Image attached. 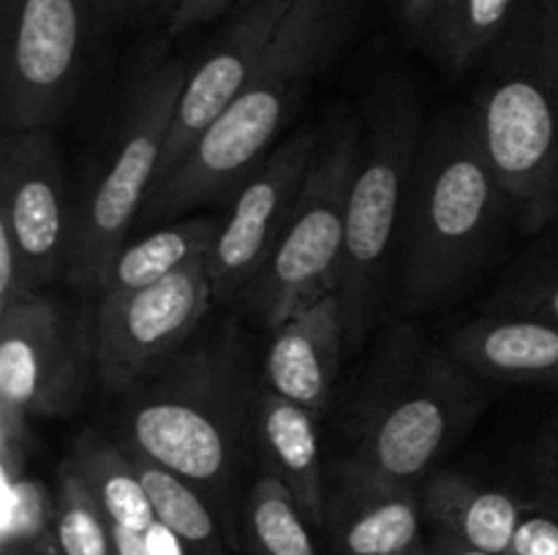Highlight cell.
Returning a JSON list of instances; mask_svg holds the SVG:
<instances>
[{
  "instance_id": "obj_8",
  "label": "cell",
  "mask_w": 558,
  "mask_h": 555,
  "mask_svg": "<svg viewBox=\"0 0 558 555\" xmlns=\"http://www.w3.org/2000/svg\"><path fill=\"white\" fill-rule=\"evenodd\" d=\"M360 141L363 125L354 118L332 125L330 136L319 139L278 245L245 294L251 313L270 330L341 286Z\"/></svg>"
},
{
  "instance_id": "obj_32",
  "label": "cell",
  "mask_w": 558,
  "mask_h": 555,
  "mask_svg": "<svg viewBox=\"0 0 558 555\" xmlns=\"http://www.w3.org/2000/svg\"><path fill=\"white\" fill-rule=\"evenodd\" d=\"M425 547H428V555H499V553H488V550L472 547V544L461 542V539L456 536H447V533H439V531L430 536V542H425Z\"/></svg>"
},
{
  "instance_id": "obj_36",
  "label": "cell",
  "mask_w": 558,
  "mask_h": 555,
  "mask_svg": "<svg viewBox=\"0 0 558 555\" xmlns=\"http://www.w3.org/2000/svg\"><path fill=\"white\" fill-rule=\"evenodd\" d=\"M554 466H556V482H558V446H556V452H554Z\"/></svg>"
},
{
  "instance_id": "obj_27",
  "label": "cell",
  "mask_w": 558,
  "mask_h": 555,
  "mask_svg": "<svg viewBox=\"0 0 558 555\" xmlns=\"http://www.w3.org/2000/svg\"><path fill=\"white\" fill-rule=\"evenodd\" d=\"M490 313L532 316L558 324V267L512 283L490 303Z\"/></svg>"
},
{
  "instance_id": "obj_6",
  "label": "cell",
  "mask_w": 558,
  "mask_h": 555,
  "mask_svg": "<svg viewBox=\"0 0 558 555\" xmlns=\"http://www.w3.org/2000/svg\"><path fill=\"white\" fill-rule=\"evenodd\" d=\"M420 139L417 92L407 79H385L371 98L349 190L347 250L338 286L349 348H360L381 308Z\"/></svg>"
},
{
  "instance_id": "obj_25",
  "label": "cell",
  "mask_w": 558,
  "mask_h": 555,
  "mask_svg": "<svg viewBox=\"0 0 558 555\" xmlns=\"http://www.w3.org/2000/svg\"><path fill=\"white\" fill-rule=\"evenodd\" d=\"M54 539L60 555H118L114 526L69 460L60 466Z\"/></svg>"
},
{
  "instance_id": "obj_11",
  "label": "cell",
  "mask_w": 558,
  "mask_h": 555,
  "mask_svg": "<svg viewBox=\"0 0 558 555\" xmlns=\"http://www.w3.org/2000/svg\"><path fill=\"white\" fill-rule=\"evenodd\" d=\"M76 201L47 128L3 134L0 147V232L14 239L31 286L69 270Z\"/></svg>"
},
{
  "instance_id": "obj_17",
  "label": "cell",
  "mask_w": 558,
  "mask_h": 555,
  "mask_svg": "<svg viewBox=\"0 0 558 555\" xmlns=\"http://www.w3.org/2000/svg\"><path fill=\"white\" fill-rule=\"evenodd\" d=\"M251 430L265 471L283 482L311 526L325 528L327 484L314 414L265 386L251 406Z\"/></svg>"
},
{
  "instance_id": "obj_34",
  "label": "cell",
  "mask_w": 558,
  "mask_h": 555,
  "mask_svg": "<svg viewBox=\"0 0 558 555\" xmlns=\"http://www.w3.org/2000/svg\"><path fill=\"white\" fill-rule=\"evenodd\" d=\"M178 0H136V16H147V20H169Z\"/></svg>"
},
{
  "instance_id": "obj_26",
  "label": "cell",
  "mask_w": 558,
  "mask_h": 555,
  "mask_svg": "<svg viewBox=\"0 0 558 555\" xmlns=\"http://www.w3.org/2000/svg\"><path fill=\"white\" fill-rule=\"evenodd\" d=\"M54 515H58V498L44 482L27 473L3 482V544L0 547H33L58 553Z\"/></svg>"
},
{
  "instance_id": "obj_7",
  "label": "cell",
  "mask_w": 558,
  "mask_h": 555,
  "mask_svg": "<svg viewBox=\"0 0 558 555\" xmlns=\"http://www.w3.org/2000/svg\"><path fill=\"white\" fill-rule=\"evenodd\" d=\"M185 76L189 65L163 54L153 58L134 79L109 147L76 199L65 270V278L76 286L101 292L109 264L131 237V226L161 172Z\"/></svg>"
},
{
  "instance_id": "obj_9",
  "label": "cell",
  "mask_w": 558,
  "mask_h": 555,
  "mask_svg": "<svg viewBox=\"0 0 558 555\" xmlns=\"http://www.w3.org/2000/svg\"><path fill=\"white\" fill-rule=\"evenodd\" d=\"M98 30L90 0H0L3 134L47 128L65 112Z\"/></svg>"
},
{
  "instance_id": "obj_2",
  "label": "cell",
  "mask_w": 558,
  "mask_h": 555,
  "mask_svg": "<svg viewBox=\"0 0 558 555\" xmlns=\"http://www.w3.org/2000/svg\"><path fill=\"white\" fill-rule=\"evenodd\" d=\"M512 210L472 112H447L423 131L401 218V303H450L483 267Z\"/></svg>"
},
{
  "instance_id": "obj_13",
  "label": "cell",
  "mask_w": 558,
  "mask_h": 555,
  "mask_svg": "<svg viewBox=\"0 0 558 555\" xmlns=\"http://www.w3.org/2000/svg\"><path fill=\"white\" fill-rule=\"evenodd\" d=\"M82 346L63 308L31 294L0 310V411L54 417L82 392Z\"/></svg>"
},
{
  "instance_id": "obj_19",
  "label": "cell",
  "mask_w": 558,
  "mask_h": 555,
  "mask_svg": "<svg viewBox=\"0 0 558 555\" xmlns=\"http://www.w3.org/2000/svg\"><path fill=\"white\" fill-rule=\"evenodd\" d=\"M425 520L439 533L472 547L507 555L529 506L499 488H485L458 473H439L425 484Z\"/></svg>"
},
{
  "instance_id": "obj_16",
  "label": "cell",
  "mask_w": 558,
  "mask_h": 555,
  "mask_svg": "<svg viewBox=\"0 0 558 555\" xmlns=\"http://www.w3.org/2000/svg\"><path fill=\"white\" fill-rule=\"evenodd\" d=\"M343 346V303L341 294L330 292L272 330L265 354V386L319 419L330 408Z\"/></svg>"
},
{
  "instance_id": "obj_24",
  "label": "cell",
  "mask_w": 558,
  "mask_h": 555,
  "mask_svg": "<svg viewBox=\"0 0 558 555\" xmlns=\"http://www.w3.org/2000/svg\"><path fill=\"white\" fill-rule=\"evenodd\" d=\"M311 522L300 511L283 482L262 473L251 488L243 511V533L248 555H319Z\"/></svg>"
},
{
  "instance_id": "obj_22",
  "label": "cell",
  "mask_w": 558,
  "mask_h": 555,
  "mask_svg": "<svg viewBox=\"0 0 558 555\" xmlns=\"http://www.w3.org/2000/svg\"><path fill=\"white\" fill-rule=\"evenodd\" d=\"M526 5L529 0H445L425 47L452 76H463L483 63Z\"/></svg>"
},
{
  "instance_id": "obj_10",
  "label": "cell",
  "mask_w": 558,
  "mask_h": 555,
  "mask_svg": "<svg viewBox=\"0 0 558 555\" xmlns=\"http://www.w3.org/2000/svg\"><path fill=\"white\" fill-rule=\"evenodd\" d=\"M213 303L207 259L153 286L101 294L90 343L101 384L114 392L134 390L161 359L183 348Z\"/></svg>"
},
{
  "instance_id": "obj_18",
  "label": "cell",
  "mask_w": 558,
  "mask_h": 555,
  "mask_svg": "<svg viewBox=\"0 0 558 555\" xmlns=\"http://www.w3.org/2000/svg\"><path fill=\"white\" fill-rule=\"evenodd\" d=\"M447 354L472 375L558 384V324L554 321L532 316H480L450 337Z\"/></svg>"
},
{
  "instance_id": "obj_15",
  "label": "cell",
  "mask_w": 558,
  "mask_h": 555,
  "mask_svg": "<svg viewBox=\"0 0 558 555\" xmlns=\"http://www.w3.org/2000/svg\"><path fill=\"white\" fill-rule=\"evenodd\" d=\"M423 495L414 484L390 482L338 462L327 490L325 528L338 555H403L423 542Z\"/></svg>"
},
{
  "instance_id": "obj_28",
  "label": "cell",
  "mask_w": 558,
  "mask_h": 555,
  "mask_svg": "<svg viewBox=\"0 0 558 555\" xmlns=\"http://www.w3.org/2000/svg\"><path fill=\"white\" fill-rule=\"evenodd\" d=\"M507 555H558V517L529 511Z\"/></svg>"
},
{
  "instance_id": "obj_31",
  "label": "cell",
  "mask_w": 558,
  "mask_h": 555,
  "mask_svg": "<svg viewBox=\"0 0 558 555\" xmlns=\"http://www.w3.org/2000/svg\"><path fill=\"white\" fill-rule=\"evenodd\" d=\"M90 3L104 30L136 16V0H90Z\"/></svg>"
},
{
  "instance_id": "obj_5",
  "label": "cell",
  "mask_w": 558,
  "mask_h": 555,
  "mask_svg": "<svg viewBox=\"0 0 558 555\" xmlns=\"http://www.w3.org/2000/svg\"><path fill=\"white\" fill-rule=\"evenodd\" d=\"M354 419L343 462L390 482L414 484L434 468L480 408L472 373L450 354L430 351L417 335L390 341Z\"/></svg>"
},
{
  "instance_id": "obj_1",
  "label": "cell",
  "mask_w": 558,
  "mask_h": 555,
  "mask_svg": "<svg viewBox=\"0 0 558 555\" xmlns=\"http://www.w3.org/2000/svg\"><path fill=\"white\" fill-rule=\"evenodd\" d=\"M360 11L363 0H294L232 107L147 196L142 221L172 218L243 183L349 41Z\"/></svg>"
},
{
  "instance_id": "obj_23",
  "label": "cell",
  "mask_w": 558,
  "mask_h": 555,
  "mask_svg": "<svg viewBox=\"0 0 558 555\" xmlns=\"http://www.w3.org/2000/svg\"><path fill=\"white\" fill-rule=\"evenodd\" d=\"M134 460L147 495H150L156 520L178 533L191 555H227L221 522L213 511L210 498L189 479L178 477L145 457L134 455Z\"/></svg>"
},
{
  "instance_id": "obj_12",
  "label": "cell",
  "mask_w": 558,
  "mask_h": 555,
  "mask_svg": "<svg viewBox=\"0 0 558 555\" xmlns=\"http://www.w3.org/2000/svg\"><path fill=\"white\" fill-rule=\"evenodd\" d=\"M316 147V131H294L243 180V188L234 196L232 210L221 221L216 245L207 256L216 303L245 299L265 270L314 161Z\"/></svg>"
},
{
  "instance_id": "obj_20",
  "label": "cell",
  "mask_w": 558,
  "mask_h": 555,
  "mask_svg": "<svg viewBox=\"0 0 558 555\" xmlns=\"http://www.w3.org/2000/svg\"><path fill=\"white\" fill-rule=\"evenodd\" d=\"M221 223L216 218H185L140 239H125L104 278L101 294H123L153 286L194 261L210 256Z\"/></svg>"
},
{
  "instance_id": "obj_4",
  "label": "cell",
  "mask_w": 558,
  "mask_h": 555,
  "mask_svg": "<svg viewBox=\"0 0 558 555\" xmlns=\"http://www.w3.org/2000/svg\"><path fill=\"white\" fill-rule=\"evenodd\" d=\"M129 392L120 419L125 449L189 479L207 498H221L254 406L234 346L207 343L178 354Z\"/></svg>"
},
{
  "instance_id": "obj_30",
  "label": "cell",
  "mask_w": 558,
  "mask_h": 555,
  "mask_svg": "<svg viewBox=\"0 0 558 555\" xmlns=\"http://www.w3.org/2000/svg\"><path fill=\"white\" fill-rule=\"evenodd\" d=\"M441 3H445V0H392L398 22H401L403 30L420 44L428 41L430 25H434L436 14H439Z\"/></svg>"
},
{
  "instance_id": "obj_33",
  "label": "cell",
  "mask_w": 558,
  "mask_h": 555,
  "mask_svg": "<svg viewBox=\"0 0 558 555\" xmlns=\"http://www.w3.org/2000/svg\"><path fill=\"white\" fill-rule=\"evenodd\" d=\"M114 544H118V555H150L145 533L140 531H129V528L114 526Z\"/></svg>"
},
{
  "instance_id": "obj_35",
  "label": "cell",
  "mask_w": 558,
  "mask_h": 555,
  "mask_svg": "<svg viewBox=\"0 0 558 555\" xmlns=\"http://www.w3.org/2000/svg\"><path fill=\"white\" fill-rule=\"evenodd\" d=\"M403 555H428V547H425V544H420L417 550H412V553H403Z\"/></svg>"
},
{
  "instance_id": "obj_21",
  "label": "cell",
  "mask_w": 558,
  "mask_h": 555,
  "mask_svg": "<svg viewBox=\"0 0 558 555\" xmlns=\"http://www.w3.org/2000/svg\"><path fill=\"white\" fill-rule=\"evenodd\" d=\"M71 466L87 484L112 526L145 533L156 522L150 495H147L134 455L125 446L112 444L96 430H87L76 439L69 457Z\"/></svg>"
},
{
  "instance_id": "obj_14",
  "label": "cell",
  "mask_w": 558,
  "mask_h": 555,
  "mask_svg": "<svg viewBox=\"0 0 558 555\" xmlns=\"http://www.w3.org/2000/svg\"><path fill=\"white\" fill-rule=\"evenodd\" d=\"M294 0H245L199 65L189 69L156 185L189 156L199 136L232 107L276 38ZM153 185V188H156Z\"/></svg>"
},
{
  "instance_id": "obj_3",
  "label": "cell",
  "mask_w": 558,
  "mask_h": 555,
  "mask_svg": "<svg viewBox=\"0 0 558 555\" xmlns=\"http://www.w3.org/2000/svg\"><path fill=\"white\" fill-rule=\"evenodd\" d=\"M469 112L518 223L543 229L558 212V0H529L485 54Z\"/></svg>"
},
{
  "instance_id": "obj_29",
  "label": "cell",
  "mask_w": 558,
  "mask_h": 555,
  "mask_svg": "<svg viewBox=\"0 0 558 555\" xmlns=\"http://www.w3.org/2000/svg\"><path fill=\"white\" fill-rule=\"evenodd\" d=\"M229 5H232V0H178V5H174L167 20L169 36H183L194 27L210 25Z\"/></svg>"
}]
</instances>
